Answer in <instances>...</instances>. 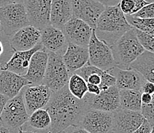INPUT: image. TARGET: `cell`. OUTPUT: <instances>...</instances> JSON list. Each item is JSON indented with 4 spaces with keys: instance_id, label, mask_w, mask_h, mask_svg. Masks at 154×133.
<instances>
[{
    "instance_id": "obj_17",
    "label": "cell",
    "mask_w": 154,
    "mask_h": 133,
    "mask_svg": "<svg viewBox=\"0 0 154 133\" xmlns=\"http://www.w3.org/2000/svg\"><path fill=\"white\" fill-rule=\"evenodd\" d=\"M116 79V86L121 89H132L141 91L146 79L138 71L133 69H120L115 67L110 71Z\"/></svg>"
},
{
    "instance_id": "obj_38",
    "label": "cell",
    "mask_w": 154,
    "mask_h": 133,
    "mask_svg": "<svg viewBox=\"0 0 154 133\" xmlns=\"http://www.w3.org/2000/svg\"><path fill=\"white\" fill-rule=\"evenodd\" d=\"M26 0H0V7L10 5V4H24Z\"/></svg>"
},
{
    "instance_id": "obj_35",
    "label": "cell",
    "mask_w": 154,
    "mask_h": 133,
    "mask_svg": "<svg viewBox=\"0 0 154 133\" xmlns=\"http://www.w3.org/2000/svg\"><path fill=\"white\" fill-rule=\"evenodd\" d=\"M141 93H148V94L153 95L154 94V83L149 81L146 80L143 83L141 89Z\"/></svg>"
},
{
    "instance_id": "obj_14",
    "label": "cell",
    "mask_w": 154,
    "mask_h": 133,
    "mask_svg": "<svg viewBox=\"0 0 154 133\" xmlns=\"http://www.w3.org/2000/svg\"><path fill=\"white\" fill-rule=\"evenodd\" d=\"M91 109L113 113L120 110V89L116 85L101 90L99 95L91 94Z\"/></svg>"
},
{
    "instance_id": "obj_15",
    "label": "cell",
    "mask_w": 154,
    "mask_h": 133,
    "mask_svg": "<svg viewBox=\"0 0 154 133\" xmlns=\"http://www.w3.org/2000/svg\"><path fill=\"white\" fill-rule=\"evenodd\" d=\"M41 43L46 51L59 56L64 55L68 46L62 31L51 25L41 30Z\"/></svg>"
},
{
    "instance_id": "obj_21",
    "label": "cell",
    "mask_w": 154,
    "mask_h": 133,
    "mask_svg": "<svg viewBox=\"0 0 154 133\" xmlns=\"http://www.w3.org/2000/svg\"><path fill=\"white\" fill-rule=\"evenodd\" d=\"M48 61V53L43 47L32 57L27 74L24 76L27 80L34 86L42 85L45 74Z\"/></svg>"
},
{
    "instance_id": "obj_25",
    "label": "cell",
    "mask_w": 154,
    "mask_h": 133,
    "mask_svg": "<svg viewBox=\"0 0 154 133\" xmlns=\"http://www.w3.org/2000/svg\"><path fill=\"white\" fill-rule=\"evenodd\" d=\"M129 69L138 71L146 80L154 83V53L145 51L131 64Z\"/></svg>"
},
{
    "instance_id": "obj_9",
    "label": "cell",
    "mask_w": 154,
    "mask_h": 133,
    "mask_svg": "<svg viewBox=\"0 0 154 133\" xmlns=\"http://www.w3.org/2000/svg\"><path fill=\"white\" fill-rule=\"evenodd\" d=\"M73 18L81 19L93 30L106 6L97 0H71Z\"/></svg>"
},
{
    "instance_id": "obj_37",
    "label": "cell",
    "mask_w": 154,
    "mask_h": 133,
    "mask_svg": "<svg viewBox=\"0 0 154 133\" xmlns=\"http://www.w3.org/2000/svg\"><path fill=\"white\" fill-rule=\"evenodd\" d=\"M100 92H101V89H100L99 86L88 83V93H89V94L97 96V95L100 94Z\"/></svg>"
},
{
    "instance_id": "obj_49",
    "label": "cell",
    "mask_w": 154,
    "mask_h": 133,
    "mask_svg": "<svg viewBox=\"0 0 154 133\" xmlns=\"http://www.w3.org/2000/svg\"></svg>"
},
{
    "instance_id": "obj_8",
    "label": "cell",
    "mask_w": 154,
    "mask_h": 133,
    "mask_svg": "<svg viewBox=\"0 0 154 133\" xmlns=\"http://www.w3.org/2000/svg\"><path fill=\"white\" fill-rule=\"evenodd\" d=\"M78 126L90 133H109L113 129V113L89 109Z\"/></svg>"
},
{
    "instance_id": "obj_44",
    "label": "cell",
    "mask_w": 154,
    "mask_h": 133,
    "mask_svg": "<svg viewBox=\"0 0 154 133\" xmlns=\"http://www.w3.org/2000/svg\"><path fill=\"white\" fill-rule=\"evenodd\" d=\"M144 1L147 2L148 4H149V3H153V2H154V0H144Z\"/></svg>"
},
{
    "instance_id": "obj_12",
    "label": "cell",
    "mask_w": 154,
    "mask_h": 133,
    "mask_svg": "<svg viewBox=\"0 0 154 133\" xmlns=\"http://www.w3.org/2000/svg\"><path fill=\"white\" fill-rule=\"evenodd\" d=\"M68 44L88 47L93 29L81 19L72 18L61 29Z\"/></svg>"
},
{
    "instance_id": "obj_4",
    "label": "cell",
    "mask_w": 154,
    "mask_h": 133,
    "mask_svg": "<svg viewBox=\"0 0 154 133\" xmlns=\"http://www.w3.org/2000/svg\"><path fill=\"white\" fill-rule=\"evenodd\" d=\"M29 118L22 90L17 96L8 100L0 117V122L12 133H18Z\"/></svg>"
},
{
    "instance_id": "obj_16",
    "label": "cell",
    "mask_w": 154,
    "mask_h": 133,
    "mask_svg": "<svg viewBox=\"0 0 154 133\" xmlns=\"http://www.w3.org/2000/svg\"><path fill=\"white\" fill-rule=\"evenodd\" d=\"M145 119L140 112L120 109L113 113V129L117 133H133L142 125Z\"/></svg>"
},
{
    "instance_id": "obj_42",
    "label": "cell",
    "mask_w": 154,
    "mask_h": 133,
    "mask_svg": "<svg viewBox=\"0 0 154 133\" xmlns=\"http://www.w3.org/2000/svg\"><path fill=\"white\" fill-rule=\"evenodd\" d=\"M0 133H12L5 126L0 122Z\"/></svg>"
},
{
    "instance_id": "obj_27",
    "label": "cell",
    "mask_w": 154,
    "mask_h": 133,
    "mask_svg": "<svg viewBox=\"0 0 154 133\" xmlns=\"http://www.w3.org/2000/svg\"><path fill=\"white\" fill-rule=\"evenodd\" d=\"M68 88L70 93L78 99H83L88 93V83L77 74L70 76Z\"/></svg>"
},
{
    "instance_id": "obj_30",
    "label": "cell",
    "mask_w": 154,
    "mask_h": 133,
    "mask_svg": "<svg viewBox=\"0 0 154 133\" xmlns=\"http://www.w3.org/2000/svg\"><path fill=\"white\" fill-rule=\"evenodd\" d=\"M13 53L9 43V37L0 31V68L10 59Z\"/></svg>"
},
{
    "instance_id": "obj_2",
    "label": "cell",
    "mask_w": 154,
    "mask_h": 133,
    "mask_svg": "<svg viewBox=\"0 0 154 133\" xmlns=\"http://www.w3.org/2000/svg\"><path fill=\"white\" fill-rule=\"evenodd\" d=\"M132 29L127 21L126 15L118 5L107 6L100 15L94 29L95 35L109 47Z\"/></svg>"
},
{
    "instance_id": "obj_13",
    "label": "cell",
    "mask_w": 154,
    "mask_h": 133,
    "mask_svg": "<svg viewBox=\"0 0 154 133\" xmlns=\"http://www.w3.org/2000/svg\"><path fill=\"white\" fill-rule=\"evenodd\" d=\"M40 42L41 31L32 26L19 29L9 37V43L14 52L29 51Z\"/></svg>"
},
{
    "instance_id": "obj_1",
    "label": "cell",
    "mask_w": 154,
    "mask_h": 133,
    "mask_svg": "<svg viewBox=\"0 0 154 133\" xmlns=\"http://www.w3.org/2000/svg\"><path fill=\"white\" fill-rule=\"evenodd\" d=\"M91 94L87 93L83 99H78L68 90V84L52 93L45 108L51 119L50 133H61L72 125H78L84 114L91 109Z\"/></svg>"
},
{
    "instance_id": "obj_39",
    "label": "cell",
    "mask_w": 154,
    "mask_h": 133,
    "mask_svg": "<svg viewBox=\"0 0 154 133\" xmlns=\"http://www.w3.org/2000/svg\"><path fill=\"white\" fill-rule=\"evenodd\" d=\"M152 99V95L148 93H142L141 94V103L143 105H147L151 103Z\"/></svg>"
},
{
    "instance_id": "obj_29",
    "label": "cell",
    "mask_w": 154,
    "mask_h": 133,
    "mask_svg": "<svg viewBox=\"0 0 154 133\" xmlns=\"http://www.w3.org/2000/svg\"><path fill=\"white\" fill-rule=\"evenodd\" d=\"M147 4L144 0H120L117 5L126 16H130L139 12Z\"/></svg>"
},
{
    "instance_id": "obj_48",
    "label": "cell",
    "mask_w": 154,
    "mask_h": 133,
    "mask_svg": "<svg viewBox=\"0 0 154 133\" xmlns=\"http://www.w3.org/2000/svg\"><path fill=\"white\" fill-rule=\"evenodd\" d=\"M153 126H154V125H153Z\"/></svg>"
},
{
    "instance_id": "obj_10",
    "label": "cell",
    "mask_w": 154,
    "mask_h": 133,
    "mask_svg": "<svg viewBox=\"0 0 154 133\" xmlns=\"http://www.w3.org/2000/svg\"><path fill=\"white\" fill-rule=\"evenodd\" d=\"M51 0H26V7L30 26L41 31L50 26Z\"/></svg>"
},
{
    "instance_id": "obj_23",
    "label": "cell",
    "mask_w": 154,
    "mask_h": 133,
    "mask_svg": "<svg viewBox=\"0 0 154 133\" xmlns=\"http://www.w3.org/2000/svg\"><path fill=\"white\" fill-rule=\"evenodd\" d=\"M73 18L71 0H51L50 24L61 30Z\"/></svg>"
},
{
    "instance_id": "obj_3",
    "label": "cell",
    "mask_w": 154,
    "mask_h": 133,
    "mask_svg": "<svg viewBox=\"0 0 154 133\" xmlns=\"http://www.w3.org/2000/svg\"><path fill=\"white\" fill-rule=\"evenodd\" d=\"M110 48L116 67L124 70L129 69L131 64L145 51L134 28L120 37Z\"/></svg>"
},
{
    "instance_id": "obj_46",
    "label": "cell",
    "mask_w": 154,
    "mask_h": 133,
    "mask_svg": "<svg viewBox=\"0 0 154 133\" xmlns=\"http://www.w3.org/2000/svg\"><path fill=\"white\" fill-rule=\"evenodd\" d=\"M109 133H117V132H115V131H110V132H109Z\"/></svg>"
},
{
    "instance_id": "obj_28",
    "label": "cell",
    "mask_w": 154,
    "mask_h": 133,
    "mask_svg": "<svg viewBox=\"0 0 154 133\" xmlns=\"http://www.w3.org/2000/svg\"><path fill=\"white\" fill-rule=\"evenodd\" d=\"M126 19L132 28L154 36V19H142L132 15L126 16Z\"/></svg>"
},
{
    "instance_id": "obj_41",
    "label": "cell",
    "mask_w": 154,
    "mask_h": 133,
    "mask_svg": "<svg viewBox=\"0 0 154 133\" xmlns=\"http://www.w3.org/2000/svg\"><path fill=\"white\" fill-rule=\"evenodd\" d=\"M8 100H9V99L6 96H3V95L0 93V117H1V115H2V111L4 110V107H5Z\"/></svg>"
},
{
    "instance_id": "obj_43",
    "label": "cell",
    "mask_w": 154,
    "mask_h": 133,
    "mask_svg": "<svg viewBox=\"0 0 154 133\" xmlns=\"http://www.w3.org/2000/svg\"><path fill=\"white\" fill-rule=\"evenodd\" d=\"M18 133H34V132H32V131H24V130L20 129L19 131H18Z\"/></svg>"
},
{
    "instance_id": "obj_32",
    "label": "cell",
    "mask_w": 154,
    "mask_h": 133,
    "mask_svg": "<svg viewBox=\"0 0 154 133\" xmlns=\"http://www.w3.org/2000/svg\"><path fill=\"white\" fill-rule=\"evenodd\" d=\"M140 113L145 119L147 120L152 126L154 125V94L152 95V101L147 105L142 104Z\"/></svg>"
},
{
    "instance_id": "obj_24",
    "label": "cell",
    "mask_w": 154,
    "mask_h": 133,
    "mask_svg": "<svg viewBox=\"0 0 154 133\" xmlns=\"http://www.w3.org/2000/svg\"><path fill=\"white\" fill-rule=\"evenodd\" d=\"M51 119L45 109H42L31 114L29 120L20 129L34 133H50Z\"/></svg>"
},
{
    "instance_id": "obj_6",
    "label": "cell",
    "mask_w": 154,
    "mask_h": 133,
    "mask_svg": "<svg viewBox=\"0 0 154 133\" xmlns=\"http://www.w3.org/2000/svg\"><path fill=\"white\" fill-rule=\"evenodd\" d=\"M48 53V61L42 84L47 86L52 93H54L68 84L71 74L63 61L62 56L49 51Z\"/></svg>"
},
{
    "instance_id": "obj_47",
    "label": "cell",
    "mask_w": 154,
    "mask_h": 133,
    "mask_svg": "<svg viewBox=\"0 0 154 133\" xmlns=\"http://www.w3.org/2000/svg\"><path fill=\"white\" fill-rule=\"evenodd\" d=\"M0 31H1V22H0Z\"/></svg>"
},
{
    "instance_id": "obj_26",
    "label": "cell",
    "mask_w": 154,
    "mask_h": 133,
    "mask_svg": "<svg viewBox=\"0 0 154 133\" xmlns=\"http://www.w3.org/2000/svg\"><path fill=\"white\" fill-rule=\"evenodd\" d=\"M140 91L132 89H121L120 90V109L134 112H140L141 106Z\"/></svg>"
},
{
    "instance_id": "obj_18",
    "label": "cell",
    "mask_w": 154,
    "mask_h": 133,
    "mask_svg": "<svg viewBox=\"0 0 154 133\" xmlns=\"http://www.w3.org/2000/svg\"><path fill=\"white\" fill-rule=\"evenodd\" d=\"M43 48L42 43L34 48L26 51H15L10 59L0 68V71H8L24 77L27 74L31 59L33 54Z\"/></svg>"
},
{
    "instance_id": "obj_20",
    "label": "cell",
    "mask_w": 154,
    "mask_h": 133,
    "mask_svg": "<svg viewBox=\"0 0 154 133\" xmlns=\"http://www.w3.org/2000/svg\"><path fill=\"white\" fill-rule=\"evenodd\" d=\"M31 83L24 77L8 71H0V93L9 99L17 96Z\"/></svg>"
},
{
    "instance_id": "obj_5",
    "label": "cell",
    "mask_w": 154,
    "mask_h": 133,
    "mask_svg": "<svg viewBox=\"0 0 154 133\" xmlns=\"http://www.w3.org/2000/svg\"><path fill=\"white\" fill-rule=\"evenodd\" d=\"M1 31L8 37L19 29L30 26L24 4H10L0 7Z\"/></svg>"
},
{
    "instance_id": "obj_34",
    "label": "cell",
    "mask_w": 154,
    "mask_h": 133,
    "mask_svg": "<svg viewBox=\"0 0 154 133\" xmlns=\"http://www.w3.org/2000/svg\"><path fill=\"white\" fill-rule=\"evenodd\" d=\"M152 125L146 119H144L142 125L133 133H150L152 129Z\"/></svg>"
},
{
    "instance_id": "obj_11",
    "label": "cell",
    "mask_w": 154,
    "mask_h": 133,
    "mask_svg": "<svg viewBox=\"0 0 154 133\" xmlns=\"http://www.w3.org/2000/svg\"><path fill=\"white\" fill-rule=\"evenodd\" d=\"M23 100L28 114L45 109L51 99L52 91L45 85H29L22 89Z\"/></svg>"
},
{
    "instance_id": "obj_40",
    "label": "cell",
    "mask_w": 154,
    "mask_h": 133,
    "mask_svg": "<svg viewBox=\"0 0 154 133\" xmlns=\"http://www.w3.org/2000/svg\"><path fill=\"white\" fill-rule=\"evenodd\" d=\"M105 6H115L118 5L120 0H97Z\"/></svg>"
},
{
    "instance_id": "obj_31",
    "label": "cell",
    "mask_w": 154,
    "mask_h": 133,
    "mask_svg": "<svg viewBox=\"0 0 154 133\" xmlns=\"http://www.w3.org/2000/svg\"><path fill=\"white\" fill-rule=\"evenodd\" d=\"M135 31L137 38L139 39L140 42L144 50L149 52L154 53V36L146 34L144 32L137 30V29H135Z\"/></svg>"
},
{
    "instance_id": "obj_45",
    "label": "cell",
    "mask_w": 154,
    "mask_h": 133,
    "mask_svg": "<svg viewBox=\"0 0 154 133\" xmlns=\"http://www.w3.org/2000/svg\"><path fill=\"white\" fill-rule=\"evenodd\" d=\"M150 133H154V126L152 127V131H151Z\"/></svg>"
},
{
    "instance_id": "obj_36",
    "label": "cell",
    "mask_w": 154,
    "mask_h": 133,
    "mask_svg": "<svg viewBox=\"0 0 154 133\" xmlns=\"http://www.w3.org/2000/svg\"><path fill=\"white\" fill-rule=\"evenodd\" d=\"M61 133H90L84 129L82 127L78 126V125H72V126L68 127V128L64 129Z\"/></svg>"
},
{
    "instance_id": "obj_33",
    "label": "cell",
    "mask_w": 154,
    "mask_h": 133,
    "mask_svg": "<svg viewBox=\"0 0 154 133\" xmlns=\"http://www.w3.org/2000/svg\"><path fill=\"white\" fill-rule=\"evenodd\" d=\"M132 16L142 19H154V2L149 3Z\"/></svg>"
},
{
    "instance_id": "obj_19",
    "label": "cell",
    "mask_w": 154,
    "mask_h": 133,
    "mask_svg": "<svg viewBox=\"0 0 154 133\" xmlns=\"http://www.w3.org/2000/svg\"><path fill=\"white\" fill-rule=\"evenodd\" d=\"M75 74H78L84 78L88 83L99 86L101 90L107 89L110 86L116 85L115 77L108 71H102L94 66L91 65L89 63Z\"/></svg>"
},
{
    "instance_id": "obj_22",
    "label": "cell",
    "mask_w": 154,
    "mask_h": 133,
    "mask_svg": "<svg viewBox=\"0 0 154 133\" xmlns=\"http://www.w3.org/2000/svg\"><path fill=\"white\" fill-rule=\"evenodd\" d=\"M62 59L71 75L89 63L88 48L68 44V48L62 56Z\"/></svg>"
},
{
    "instance_id": "obj_7",
    "label": "cell",
    "mask_w": 154,
    "mask_h": 133,
    "mask_svg": "<svg viewBox=\"0 0 154 133\" xmlns=\"http://www.w3.org/2000/svg\"><path fill=\"white\" fill-rule=\"evenodd\" d=\"M88 48L91 65L104 71H110L115 68L116 63L111 48L97 38L94 30L92 32Z\"/></svg>"
}]
</instances>
